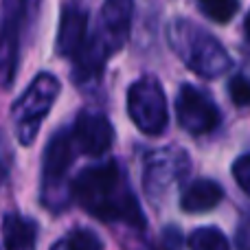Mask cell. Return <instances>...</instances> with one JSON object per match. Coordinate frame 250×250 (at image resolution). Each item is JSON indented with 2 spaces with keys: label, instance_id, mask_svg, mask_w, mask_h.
Here are the masks:
<instances>
[{
  "label": "cell",
  "instance_id": "12",
  "mask_svg": "<svg viewBox=\"0 0 250 250\" xmlns=\"http://www.w3.org/2000/svg\"><path fill=\"white\" fill-rule=\"evenodd\" d=\"M224 198V189L217 182L208 180V178H200L193 180L180 198V208L187 213H207L215 208Z\"/></svg>",
  "mask_w": 250,
  "mask_h": 250
},
{
  "label": "cell",
  "instance_id": "3",
  "mask_svg": "<svg viewBox=\"0 0 250 250\" xmlns=\"http://www.w3.org/2000/svg\"><path fill=\"white\" fill-rule=\"evenodd\" d=\"M169 46L200 77H220L230 68V55L224 44L195 22L176 18L167 29Z\"/></svg>",
  "mask_w": 250,
  "mask_h": 250
},
{
  "label": "cell",
  "instance_id": "10",
  "mask_svg": "<svg viewBox=\"0 0 250 250\" xmlns=\"http://www.w3.org/2000/svg\"><path fill=\"white\" fill-rule=\"evenodd\" d=\"M189 169V156L182 149H160L154 151L151 158H147L145 169V189L147 193L158 195L160 191H167L176 180L187 176Z\"/></svg>",
  "mask_w": 250,
  "mask_h": 250
},
{
  "label": "cell",
  "instance_id": "16",
  "mask_svg": "<svg viewBox=\"0 0 250 250\" xmlns=\"http://www.w3.org/2000/svg\"><path fill=\"white\" fill-rule=\"evenodd\" d=\"M198 2L204 13L215 22H229L239 7V0H198Z\"/></svg>",
  "mask_w": 250,
  "mask_h": 250
},
{
  "label": "cell",
  "instance_id": "7",
  "mask_svg": "<svg viewBox=\"0 0 250 250\" xmlns=\"http://www.w3.org/2000/svg\"><path fill=\"white\" fill-rule=\"evenodd\" d=\"M26 13H29V0H2V9H0V86L2 88H11L16 79Z\"/></svg>",
  "mask_w": 250,
  "mask_h": 250
},
{
  "label": "cell",
  "instance_id": "13",
  "mask_svg": "<svg viewBox=\"0 0 250 250\" xmlns=\"http://www.w3.org/2000/svg\"><path fill=\"white\" fill-rule=\"evenodd\" d=\"M38 239V224L20 213H7L2 217L4 250H31Z\"/></svg>",
  "mask_w": 250,
  "mask_h": 250
},
{
  "label": "cell",
  "instance_id": "18",
  "mask_svg": "<svg viewBox=\"0 0 250 250\" xmlns=\"http://www.w3.org/2000/svg\"><path fill=\"white\" fill-rule=\"evenodd\" d=\"M233 176H235V180H237V185L250 195V154H246V156H242V158L235 160Z\"/></svg>",
  "mask_w": 250,
  "mask_h": 250
},
{
  "label": "cell",
  "instance_id": "19",
  "mask_svg": "<svg viewBox=\"0 0 250 250\" xmlns=\"http://www.w3.org/2000/svg\"><path fill=\"white\" fill-rule=\"evenodd\" d=\"M11 163H13V154L11 147H9V141L2 132H0V187L7 182L9 171H11Z\"/></svg>",
  "mask_w": 250,
  "mask_h": 250
},
{
  "label": "cell",
  "instance_id": "17",
  "mask_svg": "<svg viewBox=\"0 0 250 250\" xmlns=\"http://www.w3.org/2000/svg\"><path fill=\"white\" fill-rule=\"evenodd\" d=\"M229 95L233 99L235 105L244 108V105H250V77L244 73L235 75L229 83Z\"/></svg>",
  "mask_w": 250,
  "mask_h": 250
},
{
  "label": "cell",
  "instance_id": "15",
  "mask_svg": "<svg viewBox=\"0 0 250 250\" xmlns=\"http://www.w3.org/2000/svg\"><path fill=\"white\" fill-rule=\"evenodd\" d=\"M60 250H104V242L99 235L90 229H75L64 242L60 244Z\"/></svg>",
  "mask_w": 250,
  "mask_h": 250
},
{
  "label": "cell",
  "instance_id": "21",
  "mask_svg": "<svg viewBox=\"0 0 250 250\" xmlns=\"http://www.w3.org/2000/svg\"><path fill=\"white\" fill-rule=\"evenodd\" d=\"M244 29H246V35H248V38H250V11H248L246 20H244Z\"/></svg>",
  "mask_w": 250,
  "mask_h": 250
},
{
  "label": "cell",
  "instance_id": "5",
  "mask_svg": "<svg viewBox=\"0 0 250 250\" xmlns=\"http://www.w3.org/2000/svg\"><path fill=\"white\" fill-rule=\"evenodd\" d=\"M73 138L68 129H60L51 136L42 160V202L51 211H62L68 204L70 193L64 189L68 169L75 160Z\"/></svg>",
  "mask_w": 250,
  "mask_h": 250
},
{
  "label": "cell",
  "instance_id": "8",
  "mask_svg": "<svg viewBox=\"0 0 250 250\" xmlns=\"http://www.w3.org/2000/svg\"><path fill=\"white\" fill-rule=\"evenodd\" d=\"M176 114L180 127L193 136L213 132L220 123V110L211 101V97L189 83H185L178 92Z\"/></svg>",
  "mask_w": 250,
  "mask_h": 250
},
{
  "label": "cell",
  "instance_id": "20",
  "mask_svg": "<svg viewBox=\"0 0 250 250\" xmlns=\"http://www.w3.org/2000/svg\"><path fill=\"white\" fill-rule=\"evenodd\" d=\"M239 246L242 250H250V229H244L239 233Z\"/></svg>",
  "mask_w": 250,
  "mask_h": 250
},
{
  "label": "cell",
  "instance_id": "11",
  "mask_svg": "<svg viewBox=\"0 0 250 250\" xmlns=\"http://www.w3.org/2000/svg\"><path fill=\"white\" fill-rule=\"evenodd\" d=\"M88 38V13L79 7H64L57 31V53L73 60Z\"/></svg>",
  "mask_w": 250,
  "mask_h": 250
},
{
  "label": "cell",
  "instance_id": "2",
  "mask_svg": "<svg viewBox=\"0 0 250 250\" xmlns=\"http://www.w3.org/2000/svg\"><path fill=\"white\" fill-rule=\"evenodd\" d=\"M134 0H105L99 13L95 33H88L82 51L73 57L75 79L92 82L101 75L105 62L127 42L132 29Z\"/></svg>",
  "mask_w": 250,
  "mask_h": 250
},
{
  "label": "cell",
  "instance_id": "9",
  "mask_svg": "<svg viewBox=\"0 0 250 250\" xmlns=\"http://www.w3.org/2000/svg\"><path fill=\"white\" fill-rule=\"evenodd\" d=\"M73 145L83 156H104L112 147L114 129L108 117L95 110H83L77 114L75 125L68 129Z\"/></svg>",
  "mask_w": 250,
  "mask_h": 250
},
{
  "label": "cell",
  "instance_id": "14",
  "mask_svg": "<svg viewBox=\"0 0 250 250\" xmlns=\"http://www.w3.org/2000/svg\"><path fill=\"white\" fill-rule=\"evenodd\" d=\"M189 250H230V244L220 229L204 226L189 235Z\"/></svg>",
  "mask_w": 250,
  "mask_h": 250
},
{
  "label": "cell",
  "instance_id": "4",
  "mask_svg": "<svg viewBox=\"0 0 250 250\" xmlns=\"http://www.w3.org/2000/svg\"><path fill=\"white\" fill-rule=\"evenodd\" d=\"M60 95V82L51 73H40L33 82L29 83L24 92L18 97V101L11 108V117L16 123V134L20 145H31L40 132L44 117L51 112Z\"/></svg>",
  "mask_w": 250,
  "mask_h": 250
},
{
  "label": "cell",
  "instance_id": "6",
  "mask_svg": "<svg viewBox=\"0 0 250 250\" xmlns=\"http://www.w3.org/2000/svg\"><path fill=\"white\" fill-rule=\"evenodd\" d=\"M127 112L143 134L160 136L169 125L167 99L160 82L151 75L136 79L127 90Z\"/></svg>",
  "mask_w": 250,
  "mask_h": 250
},
{
  "label": "cell",
  "instance_id": "1",
  "mask_svg": "<svg viewBox=\"0 0 250 250\" xmlns=\"http://www.w3.org/2000/svg\"><path fill=\"white\" fill-rule=\"evenodd\" d=\"M70 198L79 207L101 222H121V224L145 229V215L136 195L127 185L117 160H105L95 167H86L70 185Z\"/></svg>",
  "mask_w": 250,
  "mask_h": 250
}]
</instances>
